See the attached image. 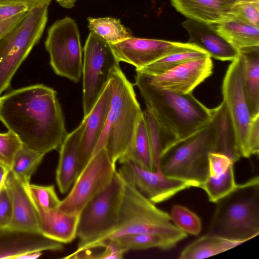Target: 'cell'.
I'll use <instances>...</instances> for the list:
<instances>
[{
  "instance_id": "cell-17",
  "label": "cell",
  "mask_w": 259,
  "mask_h": 259,
  "mask_svg": "<svg viewBox=\"0 0 259 259\" xmlns=\"http://www.w3.org/2000/svg\"><path fill=\"white\" fill-rule=\"evenodd\" d=\"M112 91L109 80L90 112L83 117L86 118V122L79 144L78 174L91 158L102 134L109 112Z\"/></svg>"
},
{
  "instance_id": "cell-34",
  "label": "cell",
  "mask_w": 259,
  "mask_h": 259,
  "mask_svg": "<svg viewBox=\"0 0 259 259\" xmlns=\"http://www.w3.org/2000/svg\"><path fill=\"white\" fill-rule=\"evenodd\" d=\"M169 215L174 225L187 234L197 236L201 232L200 218L186 207L179 204L174 205Z\"/></svg>"
},
{
  "instance_id": "cell-4",
  "label": "cell",
  "mask_w": 259,
  "mask_h": 259,
  "mask_svg": "<svg viewBox=\"0 0 259 259\" xmlns=\"http://www.w3.org/2000/svg\"><path fill=\"white\" fill-rule=\"evenodd\" d=\"M136 233L160 235L176 245L188 236L174 225L169 213L158 208L137 189L124 183L116 227L108 235L82 250L100 247L106 241L123 235Z\"/></svg>"
},
{
  "instance_id": "cell-3",
  "label": "cell",
  "mask_w": 259,
  "mask_h": 259,
  "mask_svg": "<svg viewBox=\"0 0 259 259\" xmlns=\"http://www.w3.org/2000/svg\"><path fill=\"white\" fill-rule=\"evenodd\" d=\"M110 80L112 91L109 112L92 156L105 147L112 162L116 164L131 145L143 111L133 84L119 66L112 71Z\"/></svg>"
},
{
  "instance_id": "cell-32",
  "label": "cell",
  "mask_w": 259,
  "mask_h": 259,
  "mask_svg": "<svg viewBox=\"0 0 259 259\" xmlns=\"http://www.w3.org/2000/svg\"><path fill=\"white\" fill-rule=\"evenodd\" d=\"M238 186L234 177L233 164H232L224 173L218 177L208 176L198 188L206 192L209 201L217 203L233 192Z\"/></svg>"
},
{
  "instance_id": "cell-36",
  "label": "cell",
  "mask_w": 259,
  "mask_h": 259,
  "mask_svg": "<svg viewBox=\"0 0 259 259\" xmlns=\"http://www.w3.org/2000/svg\"><path fill=\"white\" fill-rule=\"evenodd\" d=\"M23 146L13 132L0 133V162L10 170L17 152Z\"/></svg>"
},
{
  "instance_id": "cell-5",
  "label": "cell",
  "mask_w": 259,
  "mask_h": 259,
  "mask_svg": "<svg viewBox=\"0 0 259 259\" xmlns=\"http://www.w3.org/2000/svg\"><path fill=\"white\" fill-rule=\"evenodd\" d=\"M258 176L238 187L217 203L207 234L248 241L259 234Z\"/></svg>"
},
{
  "instance_id": "cell-10",
  "label": "cell",
  "mask_w": 259,
  "mask_h": 259,
  "mask_svg": "<svg viewBox=\"0 0 259 259\" xmlns=\"http://www.w3.org/2000/svg\"><path fill=\"white\" fill-rule=\"evenodd\" d=\"M50 64L56 74L74 82L82 75V49L77 25L66 17L56 21L49 29L45 41Z\"/></svg>"
},
{
  "instance_id": "cell-21",
  "label": "cell",
  "mask_w": 259,
  "mask_h": 259,
  "mask_svg": "<svg viewBox=\"0 0 259 259\" xmlns=\"http://www.w3.org/2000/svg\"><path fill=\"white\" fill-rule=\"evenodd\" d=\"M85 122L83 117L79 126L68 134L59 148L56 179L62 194L68 191L78 175L79 144Z\"/></svg>"
},
{
  "instance_id": "cell-24",
  "label": "cell",
  "mask_w": 259,
  "mask_h": 259,
  "mask_svg": "<svg viewBox=\"0 0 259 259\" xmlns=\"http://www.w3.org/2000/svg\"><path fill=\"white\" fill-rule=\"evenodd\" d=\"M211 122L215 137V152L228 156L234 163L241 156L238 152L235 132L225 102L211 109Z\"/></svg>"
},
{
  "instance_id": "cell-11",
  "label": "cell",
  "mask_w": 259,
  "mask_h": 259,
  "mask_svg": "<svg viewBox=\"0 0 259 259\" xmlns=\"http://www.w3.org/2000/svg\"><path fill=\"white\" fill-rule=\"evenodd\" d=\"M116 171V164L103 147L91 157L78 174L58 208L67 213L79 215L89 202L109 184Z\"/></svg>"
},
{
  "instance_id": "cell-38",
  "label": "cell",
  "mask_w": 259,
  "mask_h": 259,
  "mask_svg": "<svg viewBox=\"0 0 259 259\" xmlns=\"http://www.w3.org/2000/svg\"><path fill=\"white\" fill-rule=\"evenodd\" d=\"M232 164L234 163L227 155L217 152H210L208 154V176L218 177L224 173Z\"/></svg>"
},
{
  "instance_id": "cell-15",
  "label": "cell",
  "mask_w": 259,
  "mask_h": 259,
  "mask_svg": "<svg viewBox=\"0 0 259 259\" xmlns=\"http://www.w3.org/2000/svg\"><path fill=\"white\" fill-rule=\"evenodd\" d=\"M212 69V61L207 56L187 62L158 75L141 73L149 82L159 89L186 94L191 93L210 76Z\"/></svg>"
},
{
  "instance_id": "cell-23",
  "label": "cell",
  "mask_w": 259,
  "mask_h": 259,
  "mask_svg": "<svg viewBox=\"0 0 259 259\" xmlns=\"http://www.w3.org/2000/svg\"><path fill=\"white\" fill-rule=\"evenodd\" d=\"M244 96L251 117L259 114V46L238 51Z\"/></svg>"
},
{
  "instance_id": "cell-31",
  "label": "cell",
  "mask_w": 259,
  "mask_h": 259,
  "mask_svg": "<svg viewBox=\"0 0 259 259\" xmlns=\"http://www.w3.org/2000/svg\"><path fill=\"white\" fill-rule=\"evenodd\" d=\"M44 156L23 145L16 153L10 171L23 185H28Z\"/></svg>"
},
{
  "instance_id": "cell-30",
  "label": "cell",
  "mask_w": 259,
  "mask_h": 259,
  "mask_svg": "<svg viewBox=\"0 0 259 259\" xmlns=\"http://www.w3.org/2000/svg\"><path fill=\"white\" fill-rule=\"evenodd\" d=\"M207 56L209 55L200 48L183 51L166 55L136 71L146 75H158L187 62Z\"/></svg>"
},
{
  "instance_id": "cell-39",
  "label": "cell",
  "mask_w": 259,
  "mask_h": 259,
  "mask_svg": "<svg viewBox=\"0 0 259 259\" xmlns=\"http://www.w3.org/2000/svg\"><path fill=\"white\" fill-rule=\"evenodd\" d=\"M12 214L11 197L4 183L0 189V229L8 227Z\"/></svg>"
},
{
  "instance_id": "cell-13",
  "label": "cell",
  "mask_w": 259,
  "mask_h": 259,
  "mask_svg": "<svg viewBox=\"0 0 259 259\" xmlns=\"http://www.w3.org/2000/svg\"><path fill=\"white\" fill-rule=\"evenodd\" d=\"M117 172L124 183L154 204L167 200L185 189L196 187L191 182L165 176L161 169L149 171L131 161L122 163Z\"/></svg>"
},
{
  "instance_id": "cell-6",
  "label": "cell",
  "mask_w": 259,
  "mask_h": 259,
  "mask_svg": "<svg viewBox=\"0 0 259 259\" xmlns=\"http://www.w3.org/2000/svg\"><path fill=\"white\" fill-rule=\"evenodd\" d=\"M215 152L213 127L209 123L165 148L160 168L166 176L187 181L198 188L208 175V154Z\"/></svg>"
},
{
  "instance_id": "cell-43",
  "label": "cell",
  "mask_w": 259,
  "mask_h": 259,
  "mask_svg": "<svg viewBox=\"0 0 259 259\" xmlns=\"http://www.w3.org/2000/svg\"><path fill=\"white\" fill-rule=\"evenodd\" d=\"M51 0H0V4L11 3H21L26 5L29 10L35 7L45 4H50Z\"/></svg>"
},
{
  "instance_id": "cell-27",
  "label": "cell",
  "mask_w": 259,
  "mask_h": 259,
  "mask_svg": "<svg viewBox=\"0 0 259 259\" xmlns=\"http://www.w3.org/2000/svg\"><path fill=\"white\" fill-rule=\"evenodd\" d=\"M118 161H131L141 168L154 171L151 149L144 115L138 122L133 142Z\"/></svg>"
},
{
  "instance_id": "cell-2",
  "label": "cell",
  "mask_w": 259,
  "mask_h": 259,
  "mask_svg": "<svg viewBox=\"0 0 259 259\" xmlns=\"http://www.w3.org/2000/svg\"><path fill=\"white\" fill-rule=\"evenodd\" d=\"M135 79L146 107L177 139L190 136L211 121V109L192 93L181 94L159 89L137 71Z\"/></svg>"
},
{
  "instance_id": "cell-22",
  "label": "cell",
  "mask_w": 259,
  "mask_h": 259,
  "mask_svg": "<svg viewBox=\"0 0 259 259\" xmlns=\"http://www.w3.org/2000/svg\"><path fill=\"white\" fill-rule=\"evenodd\" d=\"M176 10L189 18L215 25L231 16L233 3L228 0H171Z\"/></svg>"
},
{
  "instance_id": "cell-46",
  "label": "cell",
  "mask_w": 259,
  "mask_h": 259,
  "mask_svg": "<svg viewBox=\"0 0 259 259\" xmlns=\"http://www.w3.org/2000/svg\"><path fill=\"white\" fill-rule=\"evenodd\" d=\"M232 3H236L240 2H259V0H228Z\"/></svg>"
},
{
  "instance_id": "cell-9",
  "label": "cell",
  "mask_w": 259,
  "mask_h": 259,
  "mask_svg": "<svg viewBox=\"0 0 259 259\" xmlns=\"http://www.w3.org/2000/svg\"><path fill=\"white\" fill-rule=\"evenodd\" d=\"M82 106L84 116L93 108L110 80L113 69L119 66L110 45L91 31L83 48Z\"/></svg>"
},
{
  "instance_id": "cell-28",
  "label": "cell",
  "mask_w": 259,
  "mask_h": 259,
  "mask_svg": "<svg viewBox=\"0 0 259 259\" xmlns=\"http://www.w3.org/2000/svg\"><path fill=\"white\" fill-rule=\"evenodd\" d=\"M151 149L155 170L160 169V159L163 150L176 141L177 138L155 118L146 107L143 111Z\"/></svg>"
},
{
  "instance_id": "cell-42",
  "label": "cell",
  "mask_w": 259,
  "mask_h": 259,
  "mask_svg": "<svg viewBox=\"0 0 259 259\" xmlns=\"http://www.w3.org/2000/svg\"><path fill=\"white\" fill-rule=\"evenodd\" d=\"M29 11L19 14L1 23L0 38L20 23L28 14Z\"/></svg>"
},
{
  "instance_id": "cell-41",
  "label": "cell",
  "mask_w": 259,
  "mask_h": 259,
  "mask_svg": "<svg viewBox=\"0 0 259 259\" xmlns=\"http://www.w3.org/2000/svg\"><path fill=\"white\" fill-rule=\"evenodd\" d=\"M28 11L27 6L23 4H0V23Z\"/></svg>"
},
{
  "instance_id": "cell-19",
  "label": "cell",
  "mask_w": 259,
  "mask_h": 259,
  "mask_svg": "<svg viewBox=\"0 0 259 259\" xmlns=\"http://www.w3.org/2000/svg\"><path fill=\"white\" fill-rule=\"evenodd\" d=\"M5 184L12 206V218L8 228L40 233L36 211L25 186L10 170Z\"/></svg>"
},
{
  "instance_id": "cell-44",
  "label": "cell",
  "mask_w": 259,
  "mask_h": 259,
  "mask_svg": "<svg viewBox=\"0 0 259 259\" xmlns=\"http://www.w3.org/2000/svg\"><path fill=\"white\" fill-rule=\"evenodd\" d=\"M9 170L7 166L0 162V189L4 184Z\"/></svg>"
},
{
  "instance_id": "cell-47",
  "label": "cell",
  "mask_w": 259,
  "mask_h": 259,
  "mask_svg": "<svg viewBox=\"0 0 259 259\" xmlns=\"http://www.w3.org/2000/svg\"><path fill=\"white\" fill-rule=\"evenodd\" d=\"M0 106H1V97H0Z\"/></svg>"
},
{
  "instance_id": "cell-45",
  "label": "cell",
  "mask_w": 259,
  "mask_h": 259,
  "mask_svg": "<svg viewBox=\"0 0 259 259\" xmlns=\"http://www.w3.org/2000/svg\"><path fill=\"white\" fill-rule=\"evenodd\" d=\"M57 3L62 7L71 9L74 7L77 0H56Z\"/></svg>"
},
{
  "instance_id": "cell-26",
  "label": "cell",
  "mask_w": 259,
  "mask_h": 259,
  "mask_svg": "<svg viewBox=\"0 0 259 259\" xmlns=\"http://www.w3.org/2000/svg\"><path fill=\"white\" fill-rule=\"evenodd\" d=\"M247 241L229 239L207 234L187 245L181 252L180 259H202L224 252Z\"/></svg>"
},
{
  "instance_id": "cell-35",
  "label": "cell",
  "mask_w": 259,
  "mask_h": 259,
  "mask_svg": "<svg viewBox=\"0 0 259 259\" xmlns=\"http://www.w3.org/2000/svg\"><path fill=\"white\" fill-rule=\"evenodd\" d=\"M25 186L31 198L42 207L48 209L58 208L61 200L54 185L44 186L29 184Z\"/></svg>"
},
{
  "instance_id": "cell-7",
  "label": "cell",
  "mask_w": 259,
  "mask_h": 259,
  "mask_svg": "<svg viewBox=\"0 0 259 259\" xmlns=\"http://www.w3.org/2000/svg\"><path fill=\"white\" fill-rule=\"evenodd\" d=\"M124 183L117 171L109 184L85 205L79 216L77 250L101 239L116 227L119 217Z\"/></svg>"
},
{
  "instance_id": "cell-40",
  "label": "cell",
  "mask_w": 259,
  "mask_h": 259,
  "mask_svg": "<svg viewBox=\"0 0 259 259\" xmlns=\"http://www.w3.org/2000/svg\"><path fill=\"white\" fill-rule=\"evenodd\" d=\"M247 145L250 156L259 152V114L251 118L248 135Z\"/></svg>"
},
{
  "instance_id": "cell-16",
  "label": "cell",
  "mask_w": 259,
  "mask_h": 259,
  "mask_svg": "<svg viewBox=\"0 0 259 259\" xmlns=\"http://www.w3.org/2000/svg\"><path fill=\"white\" fill-rule=\"evenodd\" d=\"M63 249V243L39 232L8 227L0 229V258L19 259L30 252L60 251Z\"/></svg>"
},
{
  "instance_id": "cell-18",
  "label": "cell",
  "mask_w": 259,
  "mask_h": 259,
  "mask_svg": "<svg viewBox=\"0 0 259 259\" xmlns=\"http://www.w3.org/2000/svg\"><path fill=\"white\" fill-rule=\"evenodd\" d=\"M182 26L187 31L189 42L205 51L211 58L221 61H233L238 51L217 31L213 24L188 19Z\"/></svg>"
},
{
  "instance_id": "cell-25",
  "label": "cell",
  "mask_w": 259,
  "mask_h": 259,
  "mask_svg": "<svg viewBox=\"0 0 259 259\" xmlns=\"http://www.w3.org/2000/svg\"><path fill=\"white\" fill-rule=\"evenodd\" d=\"M218 32L237 51L243 48L259 46V27L231 16L214 25Z\"/></svg>"
},
{
  "instance_id": "cell-20",
  "label": "cell",
  "mask_w": 259,
  "mask_h": 259,
  "mask_svg": "<svg viewBox=\"0 0 259 259\" xmlns=\"http://www.w3.org/2000/svg\"><path fill=\"white\" fill-rule=\"evenodd\" d=\"M30 197L42 235L63 244L71 242L76 238L79 215L67 213L58 208L45 209Z\"/></svg>"
},
{
  "instance_id": "cell-12",
  "label": "cell",
  "mask_w": 259,
  "mask_h": 259,
  "mask_svg": "<svg viewBox=\"0 0 259 259\" xmlns=\"http://www.w3.org/2000/svg\"><path fill=\"white\" fill-rule=\"evenodd\" d=\"M222 94L233 126L237 147L241 157H250L247 145V135L251 120L244 94L240 60L232 61L225 74Z\"/></svg>"
},
{
  "instance_id": "cell-8",
  "label": "cell",
  "mask_w": 259,
  "mask_h": 259,
  "mask_svg": "<svg viewBox=\"0 0 259 259\" xmlns=\"http://www.w3.org/2000/svg\"><path fill=\"white\" fill-rule=\"evenodd\" d=\"M50 4L30 10L24 18L0 38V96L10 86L17 69L40 38Z\"/></svg>"
},
{
  "instance_id": "cell-33",
  "label": "cell",
  "mask_w": 259,
  "mask_h": 259,
  "mask_svg": "<svg viewBox=\"0 0 259 259\" xmlns=\"http://www.w3.org/2000/svg\"><path fill=\"white\" fill-rule=\"evenodd\" d=\"M88 27L109 44H115L131 37L119 19L112 17H89Z\"/></svg>"
},
{
  "instance_id": "cell-14",
  "label": "cell",
  "mask_w": 259,
  "mask_h": 259,
  "mask_svg": "<svg viewBox=\"0 0 259 259\" xmlns=\"http://www.w3.org/2000/svg\"><path fill=\"white\" fill-rule=\"evenodd\" d=\"M119 62L141 68L169 54L200 48L189 42L142 38L133 36L110 44Z\"/></svg>"
},
{
  "instance_id": "cell-29",
  "label": "cell",
  "mask_w": 259,
  "mask_h": 259,
  "mask_svg": "<svg viewBox=\"0 0 259 259\" xmlns=\"http://www.w3.org/2000/svg\"><path fill=\"white\" fill-rule=\"evenodd\" d=\"M108 241H111L126 252L130 250H144L152 248L166 250L176 245L173 242L160 235L145 233L125 234Z\"/></svg>"
},
{
  "instance_id": "cell-1",
  "label": "cell",
  "mask_w": 259,
  "mask_h": 259,
  "mask_svg": "<svg viewBox=\"0 0 259 259\" xmlns=\"http://www.w3.org/2000/svg\"><path fill=\"white\" fill-rule=\"evenodd\" d=\"M0 120L24 146L44 155L60 148L68 134L56 91L42 84L1 97Z\"/></svg>"
},
{
  "instance_id": "cell-37",
  "label": "cell",
  "mask_w": 259,
  "mask_h": 259,
  "mask_svg": "<svg viewBox=\"0 0 259 259\" xmlns=\"http://www.w3.org/2000/svg\"><path fill=\"white\" fill-rule=\"evenodd\" d=\"M231 16L259 27V2H240L234 3L232 7Z\"/></svg>"
}]
</instances>
